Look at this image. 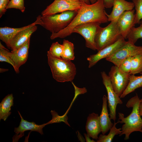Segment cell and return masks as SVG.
I'll return each instance as SVG.
<instances>
[{"instance_id": "obj_1", "label": "cell", "mask_w": 142, "mask_h": 142, "mask_svg": "<svg viewBox=\"0 0 142 142\" xmlns=\"http://www.w3.org/2000/svg\"><path fill=\"white\" fill-rule=\"evenodd\" d=\"M104 3L102 0H98L93 4L82 3L80 8L70 24L65 29L55 33H52L51 40L57 38H64L71 35L74 28L83 24L95 23L100 24L108 21Z\"/></svg>"}, {"instance_id": "obj_2", "label": "cell", "mask_w": 142, "mask_h": 142, "mask_svg": "<svg viewBox=\"0 0 142 142\" xmlns=\"http://www.w3.org/2000/svg\"><path fill=\"white\" fill-rule=\"evenodd\" d=\"M142 102V99H140L136 93V95L130 99L126 104L127 108H132L131 113L125 117L123 114L118 113L119 123H124L121 128L122 132L119 136L125 134V140L128 139L130 135L134 132L138 131L142 133V119L139 113V105Z\"/></svg>"}, {"instance_id": "obj_3", "label": "cell", "mask_w": 142, "mask_h": 142, "mask_svg": "<svg viewBox=\"0 0 142 142\" xmlns=\"http://www.w3.org/2000/svg\"><path fill=\"white\" fill-rule=\"evenodd\" d=\"M48 63L53 78L60 82H72L76 74L75 65L70 60L53 56L47 52Z\"/></svg>"}, {"instance_id": "obj_4", "label": "cell", "mask_w": 142, "mask_h": 142, "mask_svg": "<svg viewBox=\"0 0 142 142\" xmlns=\"http://www.w3.org/2000/svg\"><path fill=\"white\" fill-rule=\"evenodd\" d=\"M78 11H68L50 16H41V26L52 33H57L65 29L70 24Z\"/></svg>"}, {"instance_id": "obj_5", "label": "cell", "mask_w": 142, "mask_h": 142, "mask_svg": "<svg viewBox=\"0 0 142 142\" xmlns=\"http://www.w3.org/2000/svg\"><path fill=\"white\" fill-rule=\"evenodd\" d=\"M121 37L117 22L111 21L104 27H101L96 34L95 42L98 51L117 41Z\"/></svg>"}, {"instance_id": "obj_6", "label": "cell", "mask_w": 142, "mask_h": 142, "mask_svg": "<svg viewBox=\"0 0 142 142\" xmlns=\"http://www.w3.org/2000/svg\"><path fill=\"white\" fill-rule=\"evenodd\" d=\"M142 54V46H137L128 41L106 60L119 67L121 62L129 57Z\"/></svg>"}, {"instance_id": "obj_7", "label": "cell", "mask_w": 142, "mask_h": 142, "mask_svg": "<svg viewBox=\"0 0 142 142\" xmlns=\"http://www.w3.org/2000/svg\"><path fill=\"white\" fill-rule=\"evenodd\" d=\"M101 24L89 23L79 25L73 29L72 33H78L82 36L85 40V46L92 50H97L95 38L100 27Z\"/></svg>"}, {"instance_id": "obj_8", "label": "cell", "mask_w": 142, "mask_h": 142, "mask_svg": "<svg viewBox=\"0 0 142 142\" xmlns=\"http://www.w3.org/2000/svg\"><path fill=\"white\" fill-rule=\"evenodd\" d=\"M130 74L123 72L115 65L110 68L108 76L114 91L120 97L128 85Z\"/></svg>"}, {"instance_id": "obj_9", "label": "cell", "mask_w": 142, "mask_h": 142, "mask_svg": "<svg viewBox=\"0 0 142 142\" xmlns=\"http://www.w3.org/2000/svg\"><path fill=\"white\" fill-rule=\"evenodd\" d=\"M82 2L66 0H54L41 12L42 16H49L68 11H78Z\"/></svg>"}, {"instance_id": "obj_10", "label": "cell", "mask_w": 142, "mask_h": 142, "mask_svg": "<svg viewBox=\"0 0 142 142\" xmlns=\"http://www.w3.org/2000/svg\"><path fill=\"white\" fill-rule=\"evenodd\" d=\"M102 82L107 94L108 106L110 110L109 115L111 119L114 121L116 120V108L118 104H121L123 102L114 91L109 78L104 71L101 72Z\"/></svg>"}, {"instance_id": "obj_11", "label": "cell", "mask_w": 142, "mask_h": 142, "mask_svg": "<svg viewBox=\"0 0 142 142\" xmlns=\"http://www.w3.org/2000/svg\"><path fill=\"white\" fill-rule=\"evenodd\" d=\"M126 42L125 39L121 37L114 43L98 51L97 53L90 55L87 58L89 63L88 67L91 68L100 60L111 55Z\"/></svg>"}, {"instance_id": "obj_12", "label": "cell", "mask_w": 142, "mask_h": 142, "mask_svg": "<svg viewBox=\"0 0 142 142\" xmlns=\"http://www.w3.org/2000/svg\"><path fill=\"white\" fill-rule=\"evenodd\" d=\"M18 112L21 120L18 127L14 128V131L16 134L13 137V142L18 141L19 139L24 136V132L28 130L37 131L42 135L43 134V128L46 125L45 123L39 125L33 121H28L24 119L18 111Z\"/></svg>"}, {"instance_id": "obj_13", "label": "cell", "mask_w": 142, "mask_h": 142, "mask_svg": "<svg viewBox=\"0 0 142 142\" xmlns=\"http://www.w3.org/2000/svg\"><path fill=\"white\" fill-rule=\"evenodd\" d=\"M41 16L39 15L37 18L34 22L27 26L19 28H13L5 27L0 28V39L6 44L8 48H11V41L14 36L18 32L31 26L39 24L42 22Z\"/></svg>"}, {"instance_id": "obj_14", "label": "cell", "mask_w": 142, "mask_h": 142, "mask_svg": "<svg viewBox=\"0 0 142 142\" xmlns=\"http://www.w3.org/2000/svg\"><path fill=\"white\" fill-rule=\"evenodd\" d=\"M135 10L124 12L119 17L117 21L121 37L126 39L132 28L135 26Z\"/></svg>"}, {"instance_id": "obj_15", "label": "cell", "mask_w": 142, "mask_h": 142, "mask_svg": "<svg viewBox=\"0 0 142 142\" xmlns=\"http://www.w3.org/2000/svg\"><path fill=\"white\" fill-rule=\"evenodd\" d=\"M113 7L112 10L110 14L106 13L108 21L117 22L123 13L133 10L135 6L133 2L125 0H114Z\"/></svg>"}, {"instance_id": "obj_16", "label": "cell", "mask_w": 142, "mask_h": 142, "mask_svg": "<svg viewBox=\"0 0 142 142\" xmlns=\"http://www.w3.org/2000/svg\"><path fill=\"white\" fill-rule=\"evenodd\" d=\"M30 39L23 45L14 52H10L9 55L15 64V71L17 73L19 72V68L21 66L27 61L28 55Z\"/></svg>"}, {"instance_id": "obj_17", "label": "cell", "mask_w": 142, "mask_h": 142, "mask_svg": "<svg viewBox=\"0 0 142 142\" xmlns=\"http://www.w3.org/2000/svg\"><path fill=\"white\" fill-rule=\"evenodd\" d=\"M36 25L31 26L17 33L11 41L10 47L11 52H14L24 44L30 38L31 35L37 29Z\"/></svg>"}, {"instance_id": "obj_18", "label": "cell", "mask_w": 142, "mask_h": 142, "mask_svg": "<svg viewBox=\"0 0 142 142\" xmlns=\"http://www.w3.org/2000/svg\"><path fill=\"white\" fill-rule=\"evenodd\" d=\"M98 114L93 113L89 114L87 118L85 125L87 134L90 138L97 140L98 135L101 132V128Z\"/></svg>"}, {"instance_id": "obj_19", "label": "cell", "mask_w": 142, "mask_h": 142, "mask_svg": "<svg viewBox=\"0 0 142 142\" xmlns=\"http://www.w3.org/2000/svg\"><path fill=\"white\" fill-rule=\"evenodd\" d=\"M102 109L99 120L101 128L102 134H105L108 132L113 126V124L111 121L109 117V114L108 113L107 108V97L105 95L103 97Z\"/></svg>"}, {"instance_id": "obj_20", "label": "cell", "mask_w": 142, "mask_h": 142, "mask_svg": "<svg viewBox=\"0 0 142 142\" xmlns=\"http://www.w3.org/2000/svg\"><path fill=\"white\" fill-rule=\"evenodd\" d=\"M14 97L12 94L6 96L0 103V120H6L11 112V107L13 106Z\"/></svg>"}, {"instance_id": "obj_21", "label": "cell", "mask_w": 142, "mask_h": 142, "mask_svg": "<svg viewBox=\"0 0 142 142\" xmlns=\"http://www.w3.org/2000/svg\"><path fill=\"white\" fill-rule=\"evenodd\" d=\"M142 87V75L136 76L134 74H130L129 81L126 89L120 97L123 98L135 89Z\"/></svg>"}, {"instance_id": "obj_22", "label": "cell", "mask_w": 142, "mask_h": 142, "mask_svg": "<svg viewBox=\"0 0 142 142\" xmlns=\"http://www.w3.org/2000/svg\"><path fill=\"white\" fill-rule=\"evenodd\" d=\"M62 44L63 50L61 58L67 60L71 61L74 60L75 56L73 44L68 40L64 39Z\"/></svg>"}, {"instance_id": "obj_23", "label": "cell", "mask_w": 142, "mask_h": 142, "mask_svg": "<svg viewBox=\"0 0 142 142\" xmlns=\"http://www.w3.org/2000/svg\"><path fill=\"white\" fill-rule=\"evenodd\" d=\"M119 123V120L116 123L114 121L113 126L110 129L109 134L106 135L100 134L98 138L97 142H111L115 135L120 134L122 132L121 128H117L116 126Z\"/></svg>"}, {"instance_id": "obj_24", "label": "cell", "mask_w": 142, "mask_h": 142, "mask_svg": "<svg viewBox=\"0 0 142 142\" xmlns=\"http://www.w3.org/2000/svg\"><path fill=\"white\" fill-rule=\"evenodd\" d=\"M130 74L135 75L142 72V54L132 57L131 60Z\"/></svg>"}, {"instance_id": "obj_25", "label": "cell", "mask_w": 142, "mask_h": 142, "mask_svg": "<svg viewBox=\"0 0 142 142\" xmlns=\"http://www.w3.org/2000/svg\"><path fill=\"white\" fill-rule=\"evenodd\" d=\"M139 24V27H134L132 28L126 38L128 41L134 44L138 39H142V21H140Z\"/></svg>"}, {"instance_id": "obj_26", "label": "cell", "mask_w": 142, "mask_h": 142, "mask_svg": "<svg viewBox=\"0 0 142 142\" xmlns=\"http://www.w3.org/2000/svg\"><path fill=\"white\" fill-rule=\"evenodd\" d=\"M50 113L52 116V119L51 120L45 123L46 125L53 123L63 122L66 124L70 126V125L68 121V118L67 115V112H66L62 116L59 115L58 113L54 110H51Z\"/></svg>"}, {"instance_id": "obj_27", "label": "cell", "mask_w": 142, "mask_h": 142, "mask_svg": "<svg viewBox=\"0 0 142 142\" xmlns=\"http://www.w3.org/2000/svg\"><path fill=\"white\" fill-rule=\"evenodd\" d=\"M10 52L0 43V61L5 62L11 64L15 68L14 62L9 55Z\"/></svg>"}, {"instance_id": "obj_28", "label": "cell", "mask_w": 142, "mask_h": 142, "mask_svg": "<svg viewBox=\"0 0 142 142\" xmlns=\"http://www.w3.org/2000/svg\"><path fill=\"white\" fill-rule=\"evenodd\" d=\"M63 50V44L58 42L53 43L52 44L48 50L53 56L58 58L62 57Z\"/></svg>"}, {"instance_id": "obj_29", "label": "cell", "mask_w": 142, "mask_h": 142, "mask_svg": "<svg viewBox=\"0 0 142 142\" xmlns=\"http://www.w3.org/2000/svg\"><path fill=\"white\" fill-rule=\"evenodd\" d=\"M132 1L136 10L135 24H139L140 20L142 19V0H132Z\"/></svg>"}, {"instance_id": "obj_30", "label": "cell", "mask_w": 142, "mask_h": 142, "mask_svg": "<svg viewBox=\"0 0 142 142\" xmlns=\"http://www.w3.org/2000/svg\"><path fill=\"white\" fill-rule=\"evenodd\" d=\"M15 8L19 9L22 12H24L25 8L24 4V0H11L9 1L6 9Z\"/></svg>"}, {"instance_id": "obj_31", "label": "cell", "mask_w": 142, "mask_h": 142, "mask_svg": "<svg viewBox=\"0 0 142 142\" xmlns=\"http://www.w3.org/2000/svg\"><path fill=\"white\" fill-rule=\"evenodd\" d=\"M132 57H129L124 59L121 62L119 68L123 72L130 74L131 60Z\"/></svg>"}, {"instance_id": "obj_32", "label": "cell", "mask_w": 142, "mask_h": 142, "mask_svg": "<svg viewBox=\"0 0 142 142\" xmlns=\"http://www.w3.org/2000/svg\"><path fill=\"white\" fill-rule=\"evenodd\" d=\"M72 83L74 88L75 94L74 97L71 103V104L69 108V109H70V107L71 106L73 103L79 95L84 94L87 92V90L84 87L82 88H79L77 87L74 84L73 82H72Z\"/></svg>"}, {"instance_id": "obj_33", "label": "cell", "mask_w": 142, "mask_h": 142, "mask_svg": "<svg viewBox=\"0 0 142 142\" xmlns=\"http://www.w3.org/2000/svg\"><path fill=\"white\" fill-rule=\"evenodd\" d=\"M9 0H0V18L5 14L7 9V7Z\"/></svg>"}, {"instance_id": "obj_34", "label": "cell", "mask_w": 142, "mask_h": 142, "mask_svg": "<svg viewBox=\"0 0 142 142\" xmlns=\"http://www.w3.org/2000/svg\"><path fill=\"white\" fill-rule=\"evenodd\" d=\"M106 8H110L113 6L114 0H102Z\"/></svg>"}, {"instance_id": "obj_35", "label": "cell", "mask_w": 142, "mask_h": 142, "mask_svg": "<svg viewBox=\"0 0 142 142\" xmlns=\"http://www.w3.org/2000/svg\"><path fill=\"white\" fill-rule=\"evenodd\" d=\"M77 135L79 140L81 142H85V139L84 138L79 132L78 131H77Z\"/></svg>"}, {"instance_id": "obj_36", "label": "cell", "mask_w": 142, "mask_h": 142, "mask_svg": "<svg viewBox=\"0 0 142 142\" xmlns=\"http://www.w3.org/2000/svg\"><path fill=\"white\" fill-rule=\"evenodd\" d=\"M84 136L85 138V139L87 142H95L93 139H91L87 134L84 133Z\"/></svg>"}, {"instance_id": "obj_37", "label": "cell", "mask_w": 142, "mask_h": 142, "mask_svg": "<svg viewBox=\"0 0 142 142\" xmlns=\"http://www.w3.org/2000/svg\"><path fill=\"white\" fill-rule=\"evenodd\" d=\"M139 113L141 116H142V102L140 104L139 107Z\"/></svg>"}, {"instance_id": "obj_38", "label": "cell", "mask_w": 142, "mask_h": 142, "mask_svg": "<svg viewBox=\"0 0 142 142\" xmlns=\"http://www.w3.org/2000/svg\"><path fill=\"white\" fill-rule=\"evenodd\" d=\"M80 1L82 2H84L88 4H90V2L89 0H80Z\"/></svg>"}, {"instance_id": "obj_39", "label": "cell", "mask_w": 142, "mask_h": 142, "mask_svg": "<svg viewBox=\"0 0 142 142\" xmlns=\"http://www.w3.org/2000/svg\"><path fill=\"white\" fill-rule=\"evenodd\" d=\"M8 69H5L2 68L0 69V72L1 73H3L7 71H8Z\"/></svg>"}, {"instance_id": "obj_40", "label": "cell", "mask_w": 142, "mask_h": 142, "mask_svg": "<svg viewBox=\"0 0 142 142\" xmlns=\"http://www.w3.org/2000/svg\"><path fill=\"white\" fill-rule=\"evenodd\" d=\"M91 4H93L96 2L98 0H89Z\"/></svg>"}, {"instance_id": "obj_41", "label": "cell", "mask_w": 142, "mask_h": 142, "mask_svg": "<svg viewBox=\"0 0 142 142\" xmlns=\"http://www.w3.org/2000/svg\"><path fill=\"white\" fill-rule=\"evenodd\" d=\"M70 0V1H80V0Z\"/></svg>"}, {"instance_id": "obj_42", "label": "cell", "mask_w": 142, "mask_h": 142, "mask_svg": "<svg viewBox=\"0 0 142 142\" xmlns=\"http://www.w3.org/2000/svg\"><path fill=\"white\" fill-rule=\"evenodd\" d=\"M141 74H142V72L141 73Z\"/></svg>"}]
</instances>
